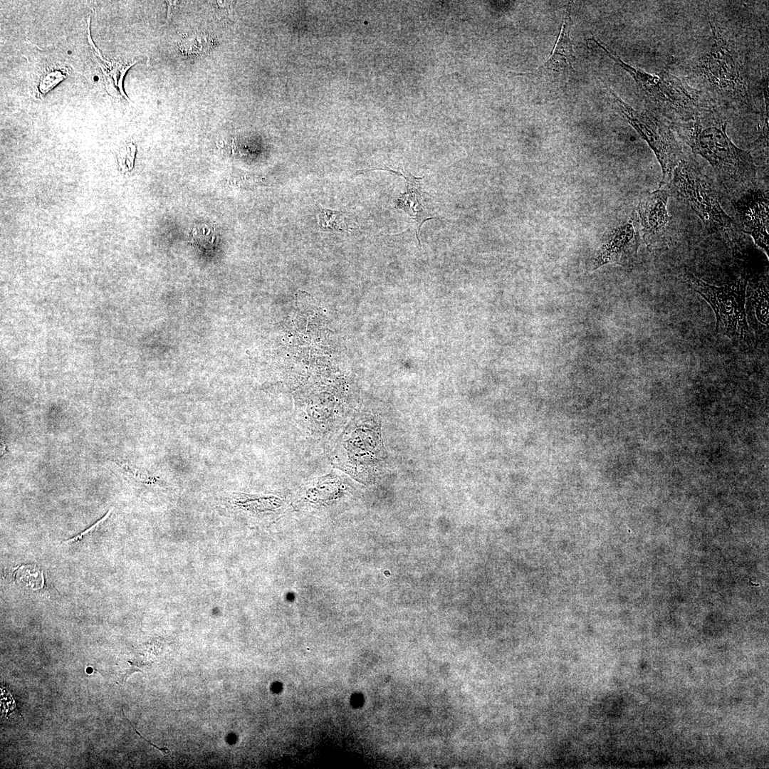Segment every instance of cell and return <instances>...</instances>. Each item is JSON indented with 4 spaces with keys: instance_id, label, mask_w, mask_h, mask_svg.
Instances as JSON below:
<instances>
[{
    "instance_id": "cell-1",
    "label": "cell",
    "mask_w": 769,
    "mask_h": 769,
    "mask_svg": "<svg viewBox=\"0 0 769 769\" xmlns=\"http://www.w3.org/2000/svg\"><path fill=\"white\" fill-rule=\"evenodd\" d=\"M727 124L718 114L697 112L678 120L674 127L693 152L711 165L721 190L736 199L755 188L759 167L749 152L732 142Z\"/></svg>"
},
{
    "instance_id": "cell-2",
    "label": "cell",
    "mask_w": 769,
    "mask_h": 769,
    "mask_svg": "<svg viewBox=\"0 0 769 769\" xmlns=\"http://www.w3.org/2000/svg\"><path fill=\"white\" fill-rule=\"evenodd\" d=\"M666 186L670 196L696 212L710 233L728 243L736 239V224L723 209L715 187L695 161L685 157Z\"/></svg>"
},
{
    "instance_id": "cell-3",
    "label": "cell",
    "mask_w": 769,
    "mask_h": 769,
    "mask_svg": "<svg viewBox=\"0 0 769 769\" xmlns=\"http://www.w3.org/2000/svg\"><path fill=\"white\" fill-rule=\"evenodd\" d=\"M606 55L634 79L637 90L656 112L678 120L687 119L698 111L697 100L680 79L669 71L656 74L633 67L622 60L605 45L592 38Z\"/></svg>"
},
{
    "instance_id": "cell-4",
    "label": "cell",
    "mask_w": 769,
    "mask_h": 769,
    "mask_svg": "<svg viewBox=\"0 0 769 769\" xmlns=\"http://www.w3.org/2000/svg\"><path fill=\"white\" fill-rule=\"evenodd\" d=\"M688 285L712 308L716 315V332L727 337L733 345L750 347L753 334L747 321L746 297L747 282L738 281L717 286L686 273Z\"/></svg>"
},
{
    "instance_id": "cell-5",
    "label": "cell",
    "mask_w": 769,
    "mask_h": 769,
    "mask_svg": "<svg viewBox=\"0 0 769 769\" xmlns=\"http://www.w3.org/2000/svg\"><path fill=\"white\" fill-rule=\"evenodd\" d=\"M708 49L698 59L696 73L716 93L748 103L750 85L738 53L711 25Z\"/></svg>"
},
{
    "instance_id": "cell-6",
    "label": "cell",
    "mask_w": 769,
    "mask_h": 769,
    "mask_svg": "<svg viewBox=\"0 0 769 769\" xmlns=\"http://www.w3.org/2000/svg\"><path fill=\"white\" fill-rule=\"evenodd\" d=\"M614 101L628 122L647 142L661 166L659 185H667L673 171L686 157L671 128L652 112H639L612 93Z\"/></svg>"
},
{
    "instance_id": "cell-7",
    "label": "cell",
    "mask_w": 769,
    "mask_h": 769,
    "mask_svg": "<svg viewBox=\"0 0 769 769\" xmlns=\"http://www.w3.org/2000/svg\"><path fill=\"white\" fill-rule=\"evenodd\" d=\"M742 230L750 234L755 243L768 252V192L750 189L732 202Z\"/></svg>"
},
{
    "instance_id": "cell-8",
    "label": "cell",
    "mask_w": 769,
    "mask_h": 769,
    "mask_svg": "<svg viewBox=\"0 0 769 769\" xmlns=\"http://www.w3.org/2000/svg\"><path fill=\"white\" fill-rule=\"evenodd\" d=\"M572 26L571 7L568 4L560 32L549 58L533 72L517 75L532 77L539 81L554 82L560 78L565 80L576 73L573 67L576 57L570 38Z\"/></svg>"
},
{
    "instance_id": "cell-9",
    "label": "cell",
    "mask_w": 769,
    "mask_h": 769,
    "mask_svg": "<svg viewBox=\"0 0 769 769\" xmlns=\"http://www.w3.org/2000/svg\"><path fill=\"white\" fill-rule=\"evenodd\" d=\"M669 191L666 185L644 195L638 204L637 215L643 239L650 249L657 246L667 232L671 217L666 209Z\"/></svg>"
},
{
    "instance_id": "cell-10",
    "label": "cell",
    "mask_w": 769,
    "mask_h": 769,
    "mask_svg": "<svg viewBox=\"0 0 769 769\" xmlns=\"http://www.w3.org/2000/svg\"><path fill=\"white\" fill-rule=\"evenodd\" d=\"M380 169L394 173L402 177L406 182V191L400 193L396 200V207L403 210L409 216L415 225L416 238L420 244L419 233L424 222L437 219L432 215L431 207L429 206V194L423 190L422 179L424 177H417L407 172H400L389 167L374 168L363 170V172Z\"/></svg>"
},
{
    "instance_id": "cell-11",
    "label": "cell",
    "mask_w": 769,
    "mask_h": 769,
    "mask_svg": "<svg viewBox=\"0 0 769 769\" xmlns=\"http://www.w3.org/2000/svg\"><path fill=\"white\" fill-rule=\"evenodd\" d=\"M638 226L635 213L632 214L630 221L616 228L595 258V268L610 262L624 264L635 260L640 244Z\"/></svg>"
},
{
    "instance_id": "cell-12",
    "label": "cell",
    "mask_w": 769,
    "mask_h": 769,
    "mask_svg": "<svg viewBox=\"0 0 769 769\" xmlns=\"http://www.w3.org/2000/svg\"><path fill=\"white\" fill-rule=\"evenodd\" d=\"M88 40L95 62L100 68L102 81L106 91L110 95L123 97L126 100L129 101L130 99L123 90L122 82L127 71L137 63V61L120 63L105 60L91 39L89 27L88 28Z\"/></svg>"
},
{
    "instance_id": "cell-13",
    "label": "cell",
    "mask_w": 769,
    "mask_h": 769,
    "mask_svg": "<svg viewBox=\"0 0 769 769\" xmlns=\"http://www.w3.org/2000/svg\"><path fill=\"white\" fill-rule=\"evenodd\" d=\"M318 224L323 231L350 232L352 222L346 213L328 209H321L317 213Z\"/></svg>"
},
{
    "instance_id": "cell-14",
    "label": "cell",
    "mask_w": 769,
    "mask_h": 769,
    "mask_svg": "<svg viewBox=\"0 0 769 769\" xmlns=\"http://www.w3.org/2000/svg\"><path fill=\"white\" fill-rule=\"evenodd\" d=\"M179 49L187 55H201L208 52L214 46V41L203 33L186 35L179 41Z\"/></svg>"
},
{
    "instance_id": "cell-15",
    "label": "cell",
    "mask_w": 769,
    "mask_h": 769,
    "mask_svg": "<svg viewBox=\"0 0 769 769\" xmlns=\"http://www.w3.org/2000/svg\"><path fill=\"white\" fill-rule=\"evenodd\" d=\"M70 73V70L66 66H56L48 68L41 75L38 84V90L42 94H46L53 88L58 83L62 81Z\"/></svg>"
},
{
    "instance_id": "cell-16",
    "label": "cell",
    "mask_w": 769,
    "mask_h": 769,
    "mask_svg": "<svg viewBox=\"0 0 769 769\" xmlns=\"http://www.w3.org/2000/svg\"><path fill=\"white\" fill-rule=\"evenodd\" d=\"M215 14L219 19L231 21L234 17V2L231 1H211Z\"/></svg>"
},
{
    "instance_id": "cell-17",
    "label": "cell",
    "mask_w": 769,
    "mask_h": 769,
    "mask_svg": "<svg viewBox=\"0 0 769 769\" xmlns=\"http://www.w3.org/2000/svg\"><path fill=\"white\" fill-rule=\"evenodd\" d=\"M111 513H112V508L109 509L108 511L105 513V515L103 518H101L100 520H98L96 523H95L90 527H89L88 528L84 530L80 533H78V534L74 535L71 538H69V539L63 541V543H75V542H77V541L82 540L85 537V535H89L90 533H91L100 524L103 523L110 516Z\"/></svg>"
},
{
    "instance_id": "cell-18",
    "label": "cell",
    "mask_w": 769,
    "mask_h": 769,
    "mask_svg": "<svg viewBox=\"0 0 769 769\" xmlns=\"http://www.w3.org/2000/svg\"><path fill=\"white\" fill-rule=\"evenodd\" d=\"M166 2H167V22H168L171 19L172 16L174 14V13L176 12V11L177 9V7H178V4H179V1H167Z\"/></svg>"
}]
</instances>
